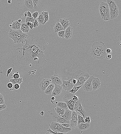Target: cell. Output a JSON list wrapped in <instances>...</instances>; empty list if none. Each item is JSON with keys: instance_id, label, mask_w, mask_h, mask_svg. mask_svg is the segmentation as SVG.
Listing matches in <instances>:
<instances>
[{"instance_id": "24", "label": "cell", "mask_w": 121, "mask_h": 134, "mask_svg": "<svg viewBox=\"0 0 121 134\" xmlns=\"http://www.w3.org/2000/svg\"><path fill=\"white\" fill-rule=\"evenodd\" d=\"M54 30L55 33L62 31L64 30L62 25L58 22H57L55 25L54 27Z\"/></svg>"}, {"instance_id": "27", "label": "cell", "mask_w": 121, "mask_h": 134, "mask_svg": "<svg viewBox=\"0 0 121 134\" xmlns=\"http://www.w3.org/2000/svg\"><path fill=\"white\" fill-rule=\"evenodd\" d=\"M21 23H19L18 21H13L11 27L12 29L14 30L20 29Z\"/></svg>"}, {"instance_id": "19", "label": "cell", "mask_w": 121, "mask_h": 134, "mask_svg": "<svg viewBox=\"0 0 121 134\" xmlns=\"http://www.w3.org/2000/svg\"><path fill=\"white\" fill-rule=\"evenodd\" d=\"M79 131H83L89 129L90 127V124L80 123L78 124L77 127Z\"/></svg>"}, {"instance_id": "16", "label": "cell", "mask_w": 121, "mask_h": 134, "mask_svg": "<svg viewBox=\"0 0 121 134\" xmlns=\"http://www.w3.org/2000/svg\"><path fill=\"white\" fill-rule=\"evenodd\" d=\"M73 29L72 27L68 26L65 30L64 38L66 39H70L72 37Z\"/></svg>"}, {"instance_id": "50", "label": "cell", "mask_w": 121, "mask_h": 134, "mask_svg": "<svg viewBox=\"0 0 121 134\" xmlns=\"http://www.w3.org/2000/svg\"><path fill=\"white\" fill-rule=\"evenodd\" d=\"M14 87L16 90H17L20 88V85L18 84H14Z\"/></svg>"}, {"instance_id": "23", "label": "cell", "mask_w": 121, "mask_h": 134, "mask_svg": "<svg viewBox=\"0 0 121 134\" xmlns=\"http://www.w3.org/2000/svg\"><path fill=\"white\" fill-rule=\"evenodd\" d=\"M29 26L25 23L21 24L20 30L21 31L25 34L28 33L29 30Z\"/></svg>"}, {"instance_id": "18", "label": "cell", "mask_w": 121, "mask_h": 134, "mask_svg": "<svg viewBox=\"0 0 121 134\" xmlns=\"http://www.w3.org/2000/svg\"><path fill=\"white\" fill-rule=\"evenodd\" d=\"M61 124H59L57 122H52L51 124L49 125L50 129L53 132H58V130Z\"/></svg>"}, {"instance_id": "14", "label": "cell", "mask_w": 121, "mask_h": 134, "mask_svg": "<svg viewBox=\"0 0 121 134\" xmlns=\"http://www.w3.org/2000/svg\"><path fill=\"white\" fill-rule=\"evenodd\" d=\"M63 88L60 85H55L54 88L52 92L51 95L53 96H58L61 94Z\"/></svg>"}, {"instance_id": "30", "label": "cell", "mask_w": 121, "mask_h": 134, "mask_svg": "<svg viewBox=\"0 0 121 134\" xmlns=\"http://www.w3.org/2000/svg\"><path fill=\"white\" fill-rule=\"evenodd\" d=\"M55 110L57 114L59 116H63L64 115L65 110L57 106L55 108Z\"/></svg>"}, {"instance_id": "5", "label": "cell", "mask_w": 121, "mask_h": 134, "mask_svg": "<svg viewBox=\"0 0 121 134\" xmlns=\"http://www.w3.org/2000/svg\"><path fill=\"white\" fill-rule=\"evenodd\" d=\"M106 2L109 7L110 19L116 18L119 15V8L115 2L113 0H107Z\"/></svg>"}, {"instance_id": "54", "label": "cell", "mask_w": 121, "mask_h": 134, "mask_svg": "<svg viewBox=\"0 0 121 134\" xmlns=\"http://www.w3.org/2000/svg\"><path fill=\"white\" fill-rule=\"evenodd\" d=\"M55 99V97L54 96H53L51 98V102L52 103V104H54Z\"/></svg>"}, {"instance_id": "36", "label": "cell", "mask_w": 121, "mask_h": 134, "mask_svg": "<svg viewBox=\"0 0 121 134\" xmlns=\"http://www.w3.org/2000/svg\"><path fill=\"white\" fill-rule=\"evenodd\" d=\"M78 124L80 123H86L84 121V119L83 117L80 115H78Z\"/></svg>"}, {"instance_id": "11", "label": "cell", "mask_w": 121, "mask_h": 134, "mask_svg": "<svg viewBox=\"0 0 121 134\" xmlns=\"http://www.w3.org/2000/svg\"><path fill=\"white\" fill-rule=\"evenodd\" d=\"M21 31L20 29L14 30L12 29L9 31L8 34L9 37L10 38L12 39L14 43H16V38Z\"/></svg>"}, {"instance_id": "2", "label": "cell", "mask_w": 121, "mask_h": 134, "mask_svg": "<svg viewBox=\"0 0 121 134\" xmlns=\"http://www.w3.org/2000/svg\"><path fill=\"white\" fill-rule=\"evenodd\" d=\"M105 44L102 41H96L90 49V54L95 59L102 60L105 58L107 54Z\"/></svg>"}, {"instance_id": "28", "label": "cell", "mask_w": 121, "mask_h": 134, "mask_svg": "<svg viewBox=\"0 0 121 134\" xmlns=\"http://www.w3.org/2000/svg\"><path fill=\"white\" fill-rule=\"evenodd\" d=\"M24 4L27 8L30 10L33 9V4L32 0H25Z\"/></svg>"}, {"instance_id": "43", "label": "cell", "mask_w": 121, "mask_h": 134, "mask_svg": "<svg viewBox=\"0 0 121 134\" xmlns=\"http://www.w3.org/2000/svg\"><path fill=\"white\" fill-rule=\"evenodd\" d=\"M13 76L14 79H18L20 78V75L18 74V72H17L15 73H13Z\"/></svg>"}, {"instance_id": "55", "label": "cell", "mask_w": 121, "mask_h": 134, "mask_svg": "<svg viewBox=\"0 0 121 134\" xmlns=\"http://www.w3.org/2000/svg\"><path fill=\"white\" fill-rule=\"evenodd\" d=\"M29 29L31 30H33L34 28L33 24V23H31L30 25L29 26Z\"/></svg>"}, {"instance_id": "44", "label": "cell", "mask_w": 121, "mask_h": 134, "mask_svg": "<svg viewBox=\"0 0 121 134\" xmlns=\"http://www.w3.org/2000/svg\"><path fill=\"white\" fill-rule=\"evenodd\" d=\"M84 121L86 123L90 124L91 121L90 117L89 116L86 117L84 119Z\"/></svg>"}, {"instance_id": "52", "label": "cell", "mask_w": 121, "mask_h": 134, "mask_svg": "<svg viewBox=\"0 0 121 134\" xmlns=\"http://www.w3.org/2000/svg\"><path fill=\"white\" fill-rule=\"evenodd\" d=\"M112 56L111 54H107L106 55L105 58L108 60H109L112 58Z\"/></svg>"}, {"instance_id": "1", "label": "cell", "mask_w": 121, "mask_h": 134, "mask_svg": "<svg viewBox=\"0 0 121 134\" xmlns=\"http://www.w3.org/2000/svg\"><path fill=\"white\" fill-rule=\"evenodd\" d=\"M26 43L22 48L16 49L19 52L17 59L18 63L24 65H29L32 68L39 69L46 63L44 51L47 46L42 35L39 33L29 34L24 40Z\"/></svg>"}, {"instance_id": "51", "label": "cell", "mask_w": 121, "mask_h": 134, "mask_svg": "<svg viewBox=\"0 0 121 134\" xmlns=\"http://www.w3.org/2000/svg\"><path fill=\"white\" fill-rule=\"evenodd\" d=\"M62 126L65 128H69L70 127V124H61Z\"/></svg>"}, {"instance_id": "10", "label": "cell", "mask_w": 121, "mask_h": 134, "mask_svg": "<svg viewBox=\"0 0 121 134\" xmlns=\"http://www.w3.org/2000/svg\"><path fill=\"white\" fill-rule=\"evenodd\" d=\"M50 80L52 83L54 85H61L62 84V80L61 77L57 74H54L50 77Z\"/></svg>"}, {"instance_id": "37", "label": "cell", "mask_w": 121, "mask_h": 134, "mask_svg": "<svg viewBox=\"0 0 121 134\" xmlns=\"http://www.w3.org/2000/svg\"><path fill=\"white\" fill-rule=\"evenodd\" d=\"M35 21V19L32 17V18H29L27 17L25 19V22L26 23L28 22L33 23Z\"/></svg>"}, {"instance_id": "17", "label": "cell", "mask_w": 121, "mask_h": 134, "mask_svg": "<svg viewBox=\"0 0 121 134\" xmlns=\"http://www.w3.org/2000/svg\"><path fill=\"white\" fill-rule=\"evenodd\" d=\"M74 111L76 112L79 111L83 116L84 119L87 117V113L83 107L82 106L81 104H79Z\"/></svg>"}, {"instance_id": "4", "label": "cell", "mask_w": 121, "mask_h": 134, "mask_svg": "<svg viewBox=\"0 0 121 134\" xmlns=\"http://www.w3.org/2000/svg\"><path fill=\"white\" fill-rule=\"evenodd\" d=\"M99 10L101 18L105 21L110 20V11L108 5L107 3L100 2Z\"/></svg>"}, {"instance_id": "62", "label": "cell", "mask_w": 121, "mask_h": 134, "mask_svg": "<svg viewBox=\"0 0 121 134\" xmlns=\"http://www.w3.org/2000/svg\"><path fill=\"white\" fill-rule=\"evenodd\" d=\"M45 134H53L48 132L47 133H46Z\"/></svg>"}, {"instance_id": "42", "label": "cell", "mask_w": 121, "mask_h": 134, "mask_svg": "<svg viewBox=\"0 0 121 134\" xmlns=\"http://www.w3.org/2000/svg\"><path fill=\"white\" fill-rule=\"evenodd\" d=\"M47 132H48L51 133L53 134H67V133H60L55 132L52 131L50 128H49L47 130Z\"/></svg>"}, {"instance_id": "31", "label": "cell", "mask_w": 121, "mask_h": 134, "mask_svg": "<svg viewBox=\"0 0 121 134\" xmlns=\"http://www.w3.org/2000/svg\"><path fill=\"white\" fill-rule=\"evenodd\" d=\"M56 104L57 106L65 110L67 109L68 108L67 104L64 102H58Z\"/></svg>"}, {"instance_id": "53", "label": "cell", "mask_w": 121, "mask_h": 134, "mask_svg": "<svg viewBox=\"0 0 121 134\" xmlns=\"http://www.w3.org/2000/svg\"><path fill=\"white\" fill-rule=\"evenodd\" d=\"M27 14V17L29 18H32V17L31 13L29 11L26 12Z\"/></svg>"}, {"instance_id": "9", "label": "cell", "mask_w": 121, "mask_h": 134, "mask_svg": "<svg viewBox=\"0 0 121 134\" xmlns=\"http://www.w3.org/2000/svg\"><path fill=\"white\" fill-rule=\"evenodd\" d=\"M72 80L71 79L67 81L62 80V84L61 85L62 88L65 91H69L72 89L74 86L73 83L71 82Z\"/></svg>"}, {"instance_id": "58", "label": "cell", "mask_w": 121, "mask_h": 134, "mask_svg": "<svg viewBox=\"0 0 121 134\" xmlns=\"http://www.w3.org/2000/svg\"><path fill=\"white\" fill-rule=\"evenodd\" d=\"M31 23H30V22H27V23H26V24L29 26L30 25Z\"/></svg>"}, {"instance_id": "29", "label": "cell", "mask_w": 121, "mask_h": 134, "mask_svg": "<svg viewBox=\"0 0 121 134\" xmlns=\"http://www.w3.org/2000/svg\"><path fill=\"white\" fill-rule=\"evenodd\" d=\"M22 78H19L18 79H12L10 80V81L13 84H18L20 85L23 82Z\"/></svg>"}, {"instance_id": "61", "label": "cell", "mask_w": 121, "mask_h": 134, "mask_svg": "<svg viewBox=\"0 0 121 134\" xmlns=\"http://www.w3.org/2000/svg\"><path fill=\"white\" fill-rule=\"evenodd\" d=\"M21 19H19V20L18 21L19 22V23H21Z\"/></svg>"}, {"instance_id": "48", "label": "cell", "mask_w": 121, "mask_h": 134, "mask_svg": "<svg viewBox=\"0 0 121 134\" xmlns=\"http://www.w3.org/2000/svg\"><path fill=\"white\" fill-rule=\"evenodd\" d=\"M106 52L107 54H111L112 52V50L110 49H107L106 50Z\"/></svg>"}, {"instance_id": "15", "label": "cell", "mask_w": 121, "mask_h": 134, "mask_svg": "<svg viewBox=\"0 0 121 134\" xmlns=\"http://www.w3.org/2000/svg\"><path fill=\"white\" fill-rule=\"evenodd\" d=\"M92 90L95 91L100 87L101 82L98 78L95 77L92 80Z\"/></svg>"}, {"instance_id": "6", "label": "cell", "mask_w": 121, "mask_h": 134, "mask_svg": "<svg viewBox=\"0 0 121 134\" xmlns=\"http://www.w3.org/2000/svg\"><path fill=\"white\" fill-rule=\"evenodd\" d=\"M73 95L71 94H67L63 98V101L67 103L69 109L72 111H74V105L76 102L72 99Z\"/></svg>"}, {"instance_id": "46", "label": "cell", "mask_w": 121, "mask_h": 134, "mask_svg": "<svg viewBox=\"0 0 121 134\" xmlns=\"http://www.w3.org/2000/svg\"><path fill=\"white\" fill-rule=\"evenodd\" d=\"M6 107V105L4 104L3 105H0V111L4 109Z\"/></svg>"}, {"instance_id": "35", "label": "cell", "mask_w": 121, "mask_h": 134, "mask_svg": "<svg viewBox=\"0 0 121 134\" xmlns=\"http://www.w3.org/2000/svg\"><path fill=\"white\" fill-rule=\"evenodd\" d=\"M82 86H74L73 88L71 90L68 92L73 94H75L78 91L79 89Z\"/></svg>"}, {"instance_id": "21", "label": "cell", "mask_w": 121, "mask_h": 134, "mask_svg": "<svg viewBox=\"0 0 121 134\" xmlns=\"http://www.w3.org/2000/svg\"><path fill=\"white\" fill-rule=\"evenodd\" d=\"M72 111L70 110L69 109H67L65 110L64 114L63 116H59L65 119L70 121L71 118V113Z\"/></svg>"}, {"instance_id": "56", "label": "cell", "mask_w": 121, "mask_h": 134, "mask_svg": "<svg viewBox=\"0 0 121 134\" xmlns=\"http://www.w3.org/2000/svg\"><path fill=\"white\" fill-rule=\"evenodd\" d=\"M73 83L74 86L75 85L77 81L75 79H73Z\"/></svg>"}, {"instance_id": "60", "label": "cell", "mask_w": 121, "mask_h": 134, "mask_svg": "<svg viewBox=\"0 0 121 134\" xmlns=\"http://www.w3.org/2000/svg\"><path fill=\"white\" fill-rule=\"evenodd\" d=\"M24 17H27V14L26 12L24 13Z\"/></svg>"}, {"instance_id": "3", "label": "cell", "mask_w": 121, "mask_h": 134, "mask_svg": "<svg viewBox=\"0 0 121 134\" xmlns=\"http://www.w3.org/2000/svg\"><path fill=\"white\" fill-rule=\"evenodd\" d=\"M90 76L89 74L81 70L77 71L72 75V80L75 79L77 81L74 86H82Z\"/></svg>"}, {"instance_id": "32", "label": "cell", "mask_w": 121, "mask_h": 134, "mask_svg": "<svg viewBox=\"0 0 121 134\" xmlns=\"http://www.w3.org/2000/svg\"><path fill=\"white\" fill-rule=\"evenodd\" d=\"M36 19L39 24L43 25L45 21V19L41 13L40 14V15Z\"/></svg>"}, {"instance_id": "22", "label": "cell", "mask_w": 121, "mask_h": 134, "mask_svg": "<svg viewBox=\"0 0 121 134\" xmlns=\"http://www.w3.org/2000/svg\"><path fill=\"white\" fill-rule=\"evenodd\" d=\"M55 85L52 83L50 84L45 90V93L48 95H51L52 91L54 88Z\"/></svg>"}, {"instance_id": "38", "label": "cell", "mask_w": 121, "mask_h": 134, "mask_svg": "<svg viewBox=\"0 0 121 134\" xmlns=\"http://www.w3.org/2000/svg\"><path fill=\"white\" fill-rule=\"evenodd\" d=\"M65 30L62 31L58 32V37L60 38H64Z\"/></svg>"}, {"instance_id": "34", "label": "cell", "mask_w": 121, "mask_h": 134, "mask_svg": "<svg viewBox=\"0 0 121 134\" xmlns=\"http://www.w3.org/2000/svg\"><path fill=\"white\" fill-rule=\"evenodd\" d=\"M33 9L36 10L38 9L40 6L41 4L40 0H33Z\"/></svg>"}, {"instance_id": "59", "label": "cell", "mask_w": 121, "mask_h": 134, "mask_svg": "<svg viewBox=\"0 0 121 134\" xmlns=\"http://www.w3.org/2000/svg\"><path fill=\"white\" fill-rule=\"evenodd\" d=\"M7 2L8 3L10 4L11 3L12 1L11 0H8L7 1Z\"/></svg>"}, {"instance_id": "26", "label": "cell", "mask_w": 121, "mask_h": 134, "mask_svg": "<svg viewBox=\"0 0 121 134\" xmlns=\"http://www.w3.org/2000/svg\"><path fill=\"white\" fill-rule=\"evenodd\" d=\"M71 129L70 128H65L62 126L61 124L58 128V133H67L71 132Z\"/></svg>"}, {"instance_id": "41", "label": "cell", "mask_w": 121, "mask_h": 134, "mask_svg": "<svg viewBox=\"0 0 121 134\" xmlns=\"http://www.w3.org/2000/svg\"><path fill=\"white\" fill-rule=\"evenodd\" d=\"M121 34H120L119 35L118 37L117 44L120 47H121Z\"/></svg>"}, {"instance_id": "39", "label": "cell", "mask_w": 121, "mask_h": 134, "mask_svg": "<svg viewBox=\"0 0 121 134\" xmlns=\"http://www.w3.org/2000/svg\"><path fill=\"white\" fill-rule=\"evenodd\" d=\"M4 97L0 93V105H3L4 104Z\"/></svg>"}, {"instance_id": "12", "label": "cell", "mask_w": 121, "mask_h": 134, "mask_svg": "<svg viewBox=\"0 0 121 134\" xmlns=\"http://www.w3.org/2000/svg\"><path fill=\"white\" fill-rule=\"evenodd\" d=\"M51 80L50 79H43L39 84V87L41 90L43 91H45L46 89L50 85Z\"/></svg>"}, {"instance_id": "8", "label": "cell", "mask_w": 121, "mask_h": 134, "mask_svg": "<svg viewBox=\"0 0 121 134\" xmlns=\"http://www.w3.org/2000/svg\"><path fill=\"white\" fill-rule=\"evenodd\" d=\"M95 78L93 76H90L84 82L82 86L83 90L85 91H92V80Z\"/></svg>"}, {"instance_id": "45", "label": "cell", "mask_w": 121, "mask_h": 134, "mask_svg": "<svg viewBox=\"0 0 121 134\" xmlns=\"http://www.w3.org/2000/svg\"><path fill=\"white\" fill-rule=\"evenodd\" d=\"M33 24L34 28H37L39 27V23H38V22L36 19H35V21Z\"/></svg>"}, {"instance_id": "25", "label": "cell", "mask_w": 121, "mask_h": 134, "mask_svg": "<svg viewBox=\"0 0 121 134\" xmlns=\"http://www.w3.org/2000/svg\"><path fill=\"white\" fill-rule=\"evenodd\" d=\"M57 122L60 124H70V121L65 119L62 117L59 116L56 117Z\"/></svg>"}, {"instance_id": "20", "label": "cell", "mask_w": 121, "mask_h": 134, "mask_svg": "<svg viewBox=\"0 0 121 134\" xmlns=\"http://www.w3.org/2000/svg\"><path fill=\"white\" fill-rule=\"evenodd\" d=\"M59 23L63 27L64 30H65L67 28L70 26V25L69 21L67 18L60 19Z\"/></svg>"}, {"instance_id": "57", "label": "cell", "mask_w": 121, "mask_h": 134, "mask_svg": "<svg viewBox=\"0 0 121 134\" xmlns=\"http://www.w3.org/2000/svg\"><path fill=\"white\" fill-rule=\"evenodd\" d=\"M44 111H43L41 112L40 113V115L42 116H43L44 115Z\"/></svg>"}, {"instance_id": "33", "label": "cell", "mask_w": 121, "mask_h": 134, "mask_svg": "<svg viewBox=\"0 0 121 134\" xmlns=\"http://www.w3.org/2000/svg\"><path fill=\"white\" fill-rule=\"evenodd\" d=\"M41 13L43 15L45 19V21L43 24V25L45 24L46 22L48 21H49V13L48 12L43 11V12Z\"/></svg>"}, {"instance_id": "40", "label": "cell", "mask_w": 121, "mask_h": 134, "mask_svg": "<svg viewBox=\"0 0 121 134\" xmlns=\"http://www.w3.org/2000/svg\"><path fill=\"white\" fill-rule=\"evenodd\" d=\"M38 13H39V12H35L32 13V16L35 20L38 18Z\"/></svg>"}, {"instance_id": "47", "label": "cell", "mask_w": 121, "mask_h": 134, "mask_svg": "<svg viewBox=\"0 0 121 134\" xmlns=\"http://www.w3.org/2000/svg\"><path fill=\"white\" fill-rule=\"evenodd\" d=\"M13 69L11 67L9 68V69L7 71V74L6 75V77H8L9 76V74L11 73V72Z\"/></svg>"}, {"instance_id": "63", "label": "cell", "mask_w": 121, "mask_h": 134, "mask_svg": "<svg viewBox=\"0 0 121 134\" xmlns=\"http://www.w3.org/2000/svg\"><path fill=\"white\" fill-rule=\"evenodd\" d=\"M9 26H10V27H12V25H11V24L10 25H9Z\"/></svg>"}, {"instance_id": "13", "label": "cell", "mask_w": 121, "mask_h": 134, "mask_svg": "<svg viewBox=\"0 0 121 134\" xmlns=\"http://www.w3.org/2000/svg\"><path fill=\"white\" fill-rule=\"evenodd\" d=\"M28 36L26 34H25L21 31L19 33L18 35L16 42V43L18 44L22 43L23 44L24 42V40L27 38Z\"/></svg>"}, {"instance_id": "7", "label": "cell", "mask_w": 121, "mask_h": 134, "mask_svg": "<svg viewBox=\"0 0 121 134\" xmlns=\"http://www.w3.org/2000/svg\"><path fill=\"white\" fill-rule=\"evenodd\" d=\"M78 112L74 111L71 113V118L70 122V128L71 129H74L77 127L78 125Z\"/></svg>"}, {"instance_id": "49", "label": "cell", "mask_w": 121, "mask_h": 134, "mask_svg": "<svg viewBox=\"0 0 121 134\" xmlns=\"http://www.w3.org/2000/svg\"><path fill=\"white\" fill-rule=\"evenodd\" d=\"M7 86L8 88L10 89L13 88V84L11 83H9L7 84Z\"/></svg>"}]
</instances>
